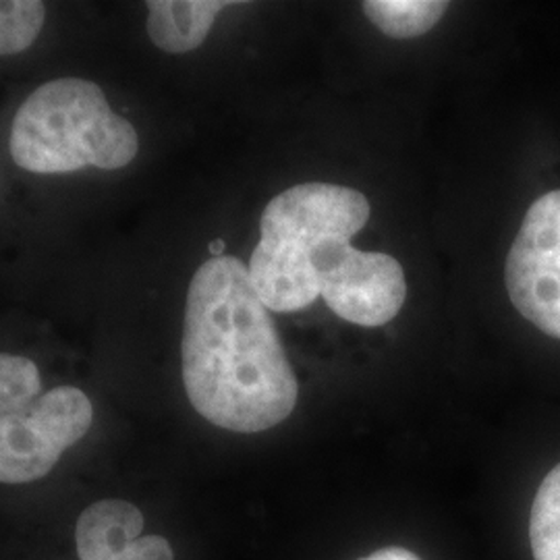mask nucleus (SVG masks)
Wrapping results in <instances>:
<instances>
[{"mask_svg": "<svg viewBox=\"0 0 560 560\" xmlns=\"http://www.w3.org/2000/svg\"><path fill=\"white\" fill-rule=\"evenodd\" d=\"M534 560H560V463L544 478L532 504Z\"/></svg>", "mask_w": 560, "mask_h": 560, "instance_id": "9d476101", "label": "nucleus"}, {"mask_svg": "<svg viewBox=\"0 0 560 560\" xmlns=\"http://www.w3.org/2000/svg\"><path fill=\"white\" fill-rule=\"evenodd\" d=\"M46 4L38 0H0V57L20 55L38 40Z\"/></svg>", "mask_w": 560, "mask_h": 560, "instance_id": "9b49d317", "label": "nucleus"}, {"mask_svg": "<svg viewBox=\"0 0 560 560\" xmlns=\"http://www.w3.org/2000/svg\"><path fill=\"white\" fill-rule=\"evenodd\" d=\"M210 254H212V258H221L224 256V243L221 240L214 241L212 245H210Z\"/></svg>", "mask_w": 560, "mask_h": 560, "instance_id": "4468645a", "label": "nucleus"}, {"mask_svg": "<svg viewBox=\"0 0 560 560\" xmlns=\"http://www.w3.org/2000/svg\"><path fill=\"white\" fill-rule=\"evenodd\" d=\"M312 264L322 300L342 320L378 328L397 318L407 280L393 256L360 252L347 240H326L314 249Z\"/></svg>", "mask_w": 560, "mask_h": 560, "instance_id": "39448f33", "label": "nucleus"}, {"mask_svg": "<svg viewBox=\"0 0 560 560\" xmlns=\"http://www.w3.org/2000/svg\"><path fill=\"white\" fill-rule=\"evenodd\" d=\"M40 395L38 365L23 355L0 353V413L20 409Z\"/></svg>", "mask_w": 560, "mask_h": 560, "instance_id": "f8f14e48", "label": "nucleus"}, {"mask_svg": "<svg viewBox=\"0 0 560 560\" xmlns=\"http://www.w3.org/2000/svg\"><path fill=\"white\" fill-rule=\"evenodd\" d=\"M9 150L13 162L36 175H67L85 166L117 171L138 156L136 127L119 117L101 85L59 78L21 104Z\"/></svg>", "mask_w": 560, "mask_h": 560, "instance_id": "7ed1b4c3", "label": "nucleus"}, {"mask_svg": "<svg viewBox=\"0 0 560 560\" xmlns=\"http://www.w3.org/2000/svg\"><path fill=\"white\" fill-rule=\"evenodd\" d=\"M229 0H150L148 2V36L168 55H185L208 38L212 25Z\"/></svg>", "mask_w": 560, "mask_h": 560, "instance_id": "6e6552de", "label": "nucleus"}, {"mask_svg": "<svg viewBox=\"0 0 560 560\" xmlns=\"http://www.w3.org/2000/svg\"><path fill=\"white\" fill-rule=\"evenodd\" d=\"M360 560H421L418 555H413V552H409V550H405V548H399V546H390V548H382L378 552H374V555H370V557H365V559Z\"/></svg>", "mask_w": 560, "mask_h": 560, "instance_id": "ddd939ff", "label": "nucleus"}, {"mask_svg": "<svg viewBox=\"0 0 560 560\" xmlns=\"http://www.w3.org/2000/svg\"><path fill=\"white\" fill-rule=\"evenodd\" d=\"M145 520L136 504L117 499L90 504L78 520L80 560H175L168 540L141 536Z\"/></svg>", "mask_w": 560, "mask_h": 560, "instance_id": "0eeeda50", "label": "nucleus"}, {"mask_svg": "<svg viewBox=\"0 0 560 560\" xmlns=\"http://www.w3.org/2000/svg\"><path fill=\"white\" fill-rule=\"evenodd\" d=\"M444 0H368L363 13L384 36L395 40L420 38L446 13Z\"/></svg>", "mask_w": 560, "mask_h": 560, "instance_id": "1a4fd4ad", "label": "nucleus"}, {"mask_svg": "<svg viewBox=\"0 0 560 560\" xmlns=\"http://www.w3.org/2000/svg\"><path fill=\"white\" fill-rule=\"evenodd\" d=\"M180 361L187 399L222 430L258 434L298 405V376L240 258H210L194 275Z\"/></svg>", "mask_w": 560, "mask_h": 560, "instance_id": "f257e3e1", "label": "nucleus"}, {"mask_svg": "<svg viewBox=\"0 0 560 560\" xmlns=\"http://www.w3.org/2000/svg\"><path fill=\"white\" fill-rule=\"evenodd\" d=\"M504 284L521 316L560 340V189L529 206L504 264Z\"/></svg>", "mask_w": 560, "mask_h": 560, "instance_id": "423d86ee", "label": "nucleus"}, {"mask_svg": "<svg viewBox=\"0 0 560 560\" xmlns=\"http://www.w3.org/2000/svg\"><path fill=\"white\" fill-rule=\"evenodd\" d=\"M368 219L370 201L361 191L330 183H301L268 201L247 264L261 303L280 314L310 307L320 295L314 249L322 241L351 240Z\"/></svg>", "mask_w": 560, "mask_h": 560, "instance_id": "f03ea898", "label": "nucleus"}, {"mask_svg": "<svg viewBox=\"0 0 560 560\" xmlns=\"http://www.w3.org/2000/svg\"><path fill=\"white\" fill-rule=\"evenodd\" d=\"M92 421V400L75 386H57L0 413V483L46 478L65 451L88 434Z\"/></svg>", "mask_w": 560, "mask_h": 560, "instance_id": "20e7f679", "label": "nucleus"}]
</instances>
